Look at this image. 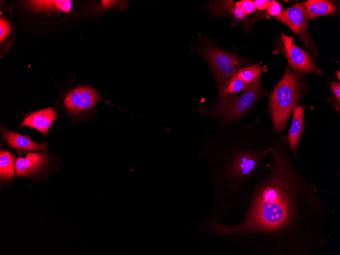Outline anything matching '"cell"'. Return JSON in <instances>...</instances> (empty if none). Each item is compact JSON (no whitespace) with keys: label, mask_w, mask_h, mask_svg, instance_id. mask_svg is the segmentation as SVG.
<instances>
[{"label":"cell","mask_w":340,"mask_h":255,"mask_svg":"<svg viewBox=\"0 0 340 255\" xmlns=\"http://www.w3.org/2000/svg\"><path fill=\"white\" fill-rule=\"evenodd\" d=\"M2 138L11 149H15L19 155H24L28 151H41L47 150L46 142L37 143L28 135H21L16 131H9L1 126Z\"/></svg>","instance_id":"9"},{"label":"cell","mask_w":340,"mask_h":255,"mask_svg":"<svg viewBox=\"0 0 340 255\" xmlns=\"http://www.w3.org/2000/svg\"><path fill=\"white\" fill-rule=\"evenodd\" d=\"M268 15L276 17L282 12L281 4L275 1H271L266 9Z\"/></svg>","instance_id":"19"},{"label":"cell","mask_w":340,"mask_h":255,"mask_svg":"<svg viewBox=\"0 0 340 255\" xmlns=\"http://www.w3.org/2000/svg\"><path fill=\"white\" fill-rule=\"evenodd\" d=\"M259 157L257 153L242 151L234 156L233 160V173L239 178H244L251 175L259 163Z\"/></svg>","instance_id":"11"},{"label":"cell","mask_w":340,"mask_h":255,"mask_svg":"<svg viewBox=\"0 0 340 255\" xmlns=\"http://www.w3.org/2000/svg\"><path fill=\"white\" fill-rule=\"evenodd\" d=\"M98 100L99 94L94 89L81 86L68 94L64 104L70 112L77 114L92 108Z\"/></svg>","instance_id":"7"},{"label":"cell","mask_w":340,"mask_h":255,"mask_svg":"<svg viewBox=\"0 0 340 255\" xmlns=\"http://www.w3.org/2000/svg\"><path fill=\"white\" fill-rule=\"evenodd\" d=\"M201 55L209 64L218 84L234 75L241 65H248L242 58L213 46L203 47Z\"/></svg>","instance_id":"4"},{"label":"cell","mask_w":340,"mask_h":255,"mask_svg":"<svg viewBox=\"0 0 340 255\" xmlns=\"http://www.w3.org/2000/svg\"><path fill=\"white\" fill-rule=\"evenodd\" d=\"M56 118L55 110L52 107L47 108L25 116L19 127L35 129L46 136Z\"/></svg>","instance_id":"10"},{"label":"cell","mask_w":340,"mask_h":255,"mask_svg":"<svg viewBox=\"0 0 340 255\" xmlns=\"http://www.w3.org/2000/svg\"><path fill=\"white\" fill-rule=\"evenodd\" d=\"M275 19L285 24L300 39L307 49L316 56L318 55L317 46L307 31L309 19L303 3H297L282 10L281 13L274 17Z\"/></svg>","instance_id":"5"},{"label":"cell","mask_w":340,"mask_h":255,"mask_svg":"<svg viewBox=\"0 0 340 255\" xmlns=\"http://www.w3.org/2000/svg\"><path fill=\"white\" fill-rule=\"evenodd\" d=\"M303 4L310 19L332 14L337 10L333 3L326 0H309Z\"/></svg>","instance_id":"13"},{"label":"cell","mask_w":340,"mask_h":255,"mask_svg":"<svg viewBox=\"0 0 340 255\" xmlns=\"http://www.w3.org/2000/svg\"><path fill=\"white\" fill-rule=\"evenodd\" d=\"M294 37L288 36L281 32L275 40L273 54L282 53L293 71L300 74L316 73L323 75L324 72L315 65L309 54L297 46L293 41Z\"/></svg>","instance_id":"3"},{"label":"cell","mask_w":340,"mask_h":255,"mask_svg":"<svg viewBox=\"0 0 340 255\" xmlns=\"http://www.w3.org/2000/svg\"><path fill=\"white\" fill-rule=\"evenodd\" d=\"M337 73H338L337 74L336 73V77L337 76V79H338V80H339V79H340V75H339L340 72H339V70L337 71Z\"/></svg>","instance_id":"23"},{"label":"cell","mask_w":340,"mask_h":255,"mask_svg":"<svg viewBox=\"0 0 340 255\" xmlns=\"http://www.w3.org/2000/svg\"><path fill=\"white\" fill-rule=\"evenodd\" d=\"M249 83L245 82L238 77L236 73L218 84L219 94L217 99H229L237 96L236 94L244 91Z\"/></svg>","instance_id":"12"},{"label":"cell","mask_w":340,"mask_h":255,"mask_svg":"<svg viewBox=\"0 0 340 255\" xmlns=\"http://www.w3.org/2000/svg\"><path fill=\"white\" fill-rule=\"evenodd\" d=\"M302 75L285 67L282 78L269 95L267 108L272 122V132L281 135L295 107L300 104L304 93Z\"/></svg>","instance_id":"1"},{"label":"cell","mask_w":340,"mask_h":255,"mask_svg":"<svg viewBox=\"0 0 340 255\" xmlns=\"http://www.w3.org/2000/svg\"><path fill=\"white\" fill-rule=\"evenodd\" d=\"M235 5L241 7L247 14H252L256 10V7L253 1L242 0L237 2Z\"/></svg>","instance_id":"18"},{"label":"cell","mask_w":340,"mask_h":255,"mask_svg":"<svg viewBox=\"0 0 340 255\" xmlns=\"http://www.w3.org/2000/svg\"><path fill=\"white\" fill-rule=\"evenodd\" d=\"M10 30V25L4 18L0 20V40L2 42L8 35Z\"/></svg>","instance_id":"21"},{"label":"cell","mask_w":340,"mask_h":255,"mask_svg":"<svg viewBox=\"0 0 340 255\" xmlns=\"http://www.w3.org/2000/svg\"><path fill=\"white\" fill-rule=\"evenodd\" d=\"M329 87L331 91L333 93L334 95L330 97L328 102L333 104L335 107V110L339 112L340 111V83L339 81H333L329 84Z\"/></svg>","instance_id":"17"},{"label":"cell","mask_w":340,"mask_h":255,"mask_svg":"<svg viewBox=\"0 0 340 255\" xmlns=\"http://www.w3.org/2000/svg\"><path fill=\"white\" fill-rule=\"evenodd\" d=\"M27 4L37 10L56 9L65 12L70 11L72 7L71 1H31Z\"/></svg>","instance_id":"15"},{"label":"cell","mask_w":340,"mask_h":255,"mask_svg":"<svg viewBox=\"0 0 340 255\" xmlns=\"http://www.w3.org/2000/svg\"><path fill=\"white\" fill-rule=\"evenodd\" d=\"M305 106L299 104L293 111V117L290 126L286 135L282 136L279 142L288 145L290 151L296 157L298 144L303 132L305 129L304 114Z\"/></svg>","instance_id":"8"},{"label":"cell","mask_w":340,"mask_h":255,"mask_svg":"<svg viewBox=\"0 0 340 255\" xmlns=\"http://www.w3.org/2000/svg\"><path fill=\"white\" fill-rule=\"evenodd\" d=\"M262 62L246 67L240 68L237 70L236 74L238 77L247 83H249L263 72H266L267 70L266 65L261 66Z\"/></svg>","instance_id":"16"},{"label":"cell","mask_w":340,"mask_h":255,"mask_svg":"<svg viewBox=\"0 0 340 255\" xmlns=\"http://www.w3.org/2000/svg\"><path fill=\"white\" fill-rule=\"evenodd\" d=\"M230 13L236 19L244 20L247 16L245 12L240 7L231 5L229 9Z\"/></svg>","instance_id":"20"},{"label":"cell","mask_w":340,"mask_h":255,"mask_svg":"<svg viewBox=\"0 0 340 255\" xmlns=\"http://www.w3.org/2000/svg\"><path fill=\"white\" fill-rule=\"evenodd\" d=\"M50 157L48 153L29 152L24 158H17L15 177H36L47 173Z\"/></svg>","instance_id":"6"},{"label":"cell","mask_w":340,"mask_h":255,"mask_svg":"<svg viewBox=\"0 0 340 255\" xmlns=\"http://www.w3.org/2000/svg\"><path fill=\"white\" fill-rule=\"evenodd\" d=\"M15 156L8 150H1L0 177L4 182L12 180L15 166Z\"/></svg>","instance_id":"14"},{"label":"cell","mask_w":340,"mask_h":255,"mask_svg":"<svg viewBox=\"0 0 340 255\" xmlns=\"http://www.w3.org/2000/svg\"><path fill=\"white\" fill-rule=\"evenodd\" d=\"M270 1L268 0H256L253 2L257 9L265 10H266Z\"/></svg>","instance_id":"22"},{"label":"cell","mask_w":340,"mask_h":255,"mask_svg":"<svg viewBox=\"0 0 340 255\" xmlns=\"http://www.w3.org/2000/svg\"><path fill=\"white\" fill-rule=\"evenodd\" d=\"M267 95L259 77L250 82L240 95L232 99H217L209 106H202L200 112L202 116H211L222 126L228 127L233 123H240L243 117Z\"/></svg>","instance_id":"2"}]
</instances>
